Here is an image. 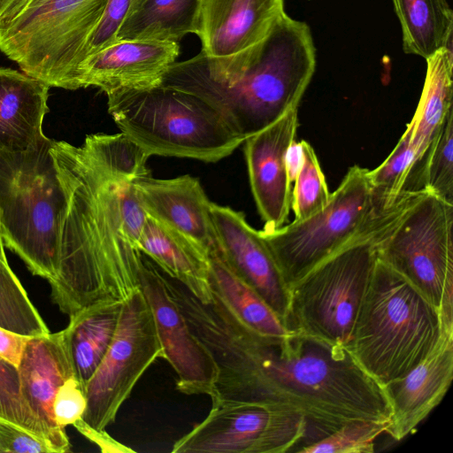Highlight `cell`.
<instances>
[{
	"mask_svg": "<svg viewBox=\"0 0 453 453\" xmlns=\"http://www.w3.org/2000/svg\"><path fill=\"white\" fill-rule=\"evenodd\" d=\"M50 155L65 196L51 299L68 316L96 301H123L140 288L147 257L123 207L150 157L122 133L89 134L80 146L52 140Z\"/></svg>",
	"mask_w": 453,
	"mask_h": 453,
	"instance_id": "6da1fadb",
	"label": "cell"
},
{
	"mask_svg": "<svg viewBox=\"0 0 453 453\" xmlns=\"http://www.w3.org/2000/svg\"><path fill=\"white\" fill-rule=\"evenodd\" d=\"M213 354L219 399L263 403L300 414L319 440L348 421L390 419L383 386L347 348L298 333L265 338L234 326L219 336Z\"/></svg>",
	"mask_w": 453,
	"mask_h": 453,
	"instance_id": "7a4b0ae2",
	"label": "cell"
},
{
	"mask_svg": "<svg viewBox=\"0 0 453 453\" xmlns=\"http://www.w3.org/2000/svg\"><path fill=\"white\" fill-rule=\"evenodd\" d=\"M315 66L310 27L283 13L237 73L213 80L188 59L173 64L161 85L203 99L245 141L299 107Z\"/></svg>",
	"mask_w": 453,
	"mask_h": 453,
	"instance_id": "3957f363",
	"label": "cell"
},
{
	"mask_svg": "<svg viewBox=\"0 0 453 453\" xmlns=\"http://www.w3.org/2000/svg\"><path fill=\"white\" fill-rule=\"evenodd\" d=\"M441 324L439 311L377 257L347 349L384 386L426 357Z\"/></svg>",
	"mask_w": 453,
	"mask_h": 453,
	"instance_id": "277c9868",
	"label": "cell"
},
{
	"mask_svg": "<svg viewBox=\"0 0 453 453\" xmlns=\"http://www.w3.org/2000/svg\"><path fill=\"white\" fill-rule=\"evenodd\" d=\"M117 127L146 155L217 162L244 140L209 103L163 85L107 94Z\"/></svg>",
	"mask_w": 453,
	"mask_h": 453,
	"instance_id": "5b68a950",
	"label": "cell"
},
{
	"mask_svg": "<svg viewBox=\"0 0 453 453\" xmlns=\"http://www.w3.org/2000/svg\"><path fill=\"white\" fill-rule=\"evenodd\" d=\"M108 0H11L0 16V50L46 85L79 88L80 67Z\"/></svg>",
	"mask_w": 453,
	"mask_h": 453,
	"instance_id": "8992f818",
	"label": "cell"
},
{
	"mask_svg": "<svg viewBox=\"0 0 453 453\" xmlns=\"http://www.w3.org/2000/svg\"><path fill=\"white\" fill-rule=\"evenodd\" d=\"M52 140L0 155V233L4 245L34 274L51 282L58 271L65 196L50 155Z\"/></svg>",
	"mask_w": 453,
	"mask_h": 453,
	"instance_id": "52a82bcc",
	"label": "cell"
},
{
	"mask_svg": "<svg viewBox=\"0 0 453 453\" xmlns=\"http://www.w3.org/2000/svg\"><path fill=\"white\" fill-rule=\"evenodd\" d=\"M369 170L351 166L327 203L312 216L260 230L288 288L319 264L364 239L380 238L396 219L373 208Z\"/></svg>",
	"mask_w": 453,
	"mask_h": 453,
	"instance_id": "ba28073f",
	"label": "cell"
},
{
	"mask_svg": "<svg viewBox=\"0 0 453 453\" xmlns=\"http://www.w3.org/2000/svg\"><path fill=\"white\" fill-rule=\"evenodd\" d=\"M379 240L367 238L344 248L293 284L287 328L348 348L377 261Z\"/></svg>",
	"mask_w": 453,
	"mask_h": 453,
	"instance_id": "9c48e42d",
	"label": "cell"
},
{
	"mask_svg": "<svg viewBox=\"0 0 453 453\" xmlns=\"http://www.w3.org/2000/svg\"><path fill=\"white\" fill-rule=\"evenodd\" d=\"M453 204L425 191L377 242V257L453 326Z\"/></svg>",
	"mask_w": 453,
	"mask_h": 453,
	"instance_id": "30bf717a",
	"label": "cell"
},
{
	"mask_svg": "<svg viewBox=\"0 0 453 453\" xmlns=\"http://www.w3.org/2000/svg\"><path fill=\"white\" fill-rule=\"evenodd\" d=\"M211 403L205 418L174 442L173 453H298L319 440L296 412L257 402Z\"/></svg>",
	"mask_w": 453,
	"mask_h": 453,
	"instance_id": "8fae6325",
	"label": "cell"
},
{
	"mask_svg": "<svg viewBox=\"0 0 453 453\" xmlns=\"http://www.w3.org/2000/svg\"><path fill=\"white\" fill-rule=\"evenodd\" d=\"M163 357L153 313L141 288L123 300L113 339L85 388L82 419L96 429L111 425L142 374Z\"/></svg>",
	"mask_w": 453,
	"mask_h": 453,
	"instance_id": "7c38bea8",
	"label": "cell"
},
{
	"mask_svg": "<svg viewBox=\"0 0 453 453\" xmlns=\"http://www.w3.org/2000/svg\"><path fill=\"white\" fill-rule=\"evenodd\" d=\"M283 13L284 0H199L202 50L191 60L214 80L237 73Z\"/></svg>",
	"mask_w": 453,
	"mask_h": 453,
	"instance_id": "4fadbf2b",
	"label": "cell"
},
{
	"mask_svg": "<svg viewBox=\"0 0 453 453\" xmlns=\"http://www.w3.org/2000/svg\"><path fill=\"white\" fill-rule=\"evenodd\" d=\"M140 288L153 313L163 358L177 374L178 390L211 396L219 375L217 364L168 291L165 275L148 257L141 270Z\"/></svg>",
	"mask_w": 453,
	"mask_h": 453,
	"instance_id": "5bb4252c",
	"label": "cell"
},
{
	"mask_svg": "<svg viewBox=\"0 0 453 453\" xmlns=\"http://www.w3.org/2000/svg\"><path fill=\"white\" fill-rule=\"evenodd\" d=\"M210 212L219 254L286 326L289 288L261 232L230 207L211 203Z\"/></svg>",
	"mask_w": 453,
	"mask_h": 453,
	"instance_id": "9a60e30c",
	"label": "cell"
},
{
	"mask_svg": "<svg viewBox=\"0 0 453 453\" xmlns=\"http://www.w3.org/2000/svg\"><path fill=\"white\" fill-rule=\"evenodd\" d=\"M297 127L298 108H294L243 142L250 188L264 230L277 229L288 220L292 189L286 157Z\"/></svg>",
	"mask_w": 453,
	"mask_h": 453,
	"instance_id": "2e32d148",
	"label": "cell"
},
{
	"mask_svg": "<svg viewBox=\"0 0 453 453\" xmlns=\"http://www.w3.org/2000/svg\"><path fill=\"white\" fill-rule=\"evenodd\" d=\"M453 378V327L441 334L426 357L401 377L383 386L391 407L385 433L401 441L441 402Z\"/></svg>",
	"mask_w": 453,
	"mask_h": 453,
	"instance_id": "e0dca14e",
	"label": "cell"
},
{
	"mask_svg": "<svg viewBox=\"0 0 453 453\" xmlns=\"http://www.w3.org/2000/svg\"><path fill=\"white\" fill-rule=\"evenodd\" d=\"M180 53L178 42L121 40L88 55L81 63L79 88L96 87L106 95L160 86Z\"/></svg>",
	"mask_w": 453,
	"mask_h": 453,
	"instance_id": "ac0fdd59",
	"label": "cell"
},
{
	"mask_svg": "<svg viewBox=\"0 0 453 453\" xmlns=\"http://www.w3.org/2000/svg\"><path fill=\"white\" fill-rule=\"evenodd\" d=\"M17 369L22 399L42 427L52 452L69 451L68 436L57 426L52 411L58 389L74 376L64 331L31 336Z\"/></svg>",
	"mask_w": 453,
	"mask_h": 453,
	"instance_id": "d6986e66",
	"label": "cell"
},
{
	"mask_svg": "<svg viewBox=\"0 0 453 453\" xmlns=\"http://www.w3.org/2000/svg\"><path fill=\"white\" fill-rule=\"evenodd\" d=\"M136 197L147 216L182 234L208 252L215 248L211 203L199 180L190 175L157 179L150 171L134 180Z\"/></svg>",
	"mask_w": 453,
	"mask_h": 453,
	"instance_id": "ffe728a7",
	"label": "cell"
},
{
	"mask_svg": "<svg viewBox=\"0 0 453 453\" xmlns=\"http://www.w3.org/2000/svg\"><path fill=\"white\" fill-rule=\"evenodd\" d=\"M49 88L25 73L0 68V155L27 152L50 140L42 131Z\"/></svg>",
	"mask_w": 453,
	"mask_h": 453,
	"instance_id": "44dd1931",
	"label": "cell"
},
{
	"mask_svg": "<svg viewBox=\"0 0 453 453\" xmlns=\"http://www.w3.org/2000/svg\"><path fill=\"white\" fill-rule=\"evenodd\" d=\"M138 249L168 277L204 304L213 300L209 252L182 234L147 216Z\"/></svg>",
	"mask_w": 453,
	"mask_h": 453,
	"instance_id": "7402d4cb",
	"label": "cell"
},
{
	"mask_svg": "<svg viewBox=\"0 0 453 453\" xmlns=\"http://www.w3.org/2000/svg\"><path fill=\"white\" fill-rule=\"evenodd\" d=\"M122 303V300H100L69 316L63 331L74 376L84 389L113 339Z\"/></svg>",
	"mask_w": 453,
	"mask_h": 453,
	"instance_id": "603a6c76",
	"label": "cell"
},
{
	"mask_svg": "<svg viewBox=\"0 0 453 453\" xmlns=\"http://www.w3.org/2000/svg\"><path fill=\"white\" fill-rule=\"evenodd\" d=\"M210 282L212 293L232 316L256 335L279 339L294 332L266 302L223 260L213 248L209 252Z\"/></svg>",
	"mask_w": 453,
	"mask_h": 453,
	"instance_id": "cb8c5ba5",
	"label": "cell"
},
{
	"mask_svg": "<svg viewBox=\"0 0 453 453\" xmlns=\"http://www.w3.org/2000/svg\"><path fill=\"white\" fill-rule=\"evenodd\" d=\"M426 60L427 67L421 96L405 129L419 159L453 108L452 49L441 50Z\"/></svg>",
	"mask_w": 453,
	"mask_h": 453,
	"instance_id": "d4e9b609",
	"label": "cell"
},
{
	"mask_svg": "<svg viewBox=\"0 0 453 453\" xmlns=\"http://www.w3.org/2000/svg\"><path fill=\"white\" fill-rule=\"evenodd\" d=\"M199 0H132L116 41L178 42L195 34Z\"/></svg>",
	"mask_w": 453,
	"mask_h": 453,
	"instance_id": "484cf974",
	"label": "cell"
},
{
	"mask_svg": "<svg viewBox=\"0 0 453 453\" xmlns=\"http://www.w3.org/2000/svg\"><path fill=\"white\" fill-rule=\"evenodd\" d=\"M399 19L403 49L427 59L452 49L453 12L447 0H392Z\"/></svg>",
	"mask_w": 453,
	"mask_h": 453,
	"instance_id": "4316f807",
	"label": "cell"
},
{
	"mask_svg": "<svg viewBox=\"0 0 453 453\" xmlns=\"http://www.w3.org/2000/svg\"><path fill=\"white\" fill-rule=\"evenodd\" d=\"M0 326L27 336L50 333L21 282L10 267L7 257H0Z\"/></svg>",
	"mask_w": 453,
	"mask_h": 453,
	"instance_id": "83f0119b",
	"label": "cell"
},
{
	"mask_svg": "<svg viewBox=\"0 0 453 453\" xmlns=\"http://www.w3.org/2000/svg\"><path fill=\"white\" fill-rule=\"evenodd\" d=\"M420 179L426 191L453 204V108L421 160Z\"/></svg>",
	"mask_w": 453,
	"mask_h": 453,
	"instance_id": "f1b7e54d",
	"label": "cell"
},
{
	"mask_svg": "<svg viewBox=\"0 0 453 453\" xmlns=\"http://www.w3.org/2000/svg\"><path fill=\"white\" fill-rule=\"evenodd\" d=\"M300 144L302 163L294 181L291 203L295 221L303 220L317 213L330 197L325 175L312 146L304 140L300 141Z\"/></svg>",
	"mask_w": 453,
	"mask_h": 453,
	"instance_id": "f546056e",
	"label": "cell"
},
{
	"mask_svg": "<svg viewBox=\"0 0 453 453\" xmlns=\"http://www.w3.org/2000/svg\"><path fill=\"white\" fill-rule=\"evenodd\" d=\"M388 422L348 421L319 441L302 448L298 453H372L375 440L385 433Z\"/></svg>",
	"mask_w": 453,
	"mask_h": 453,
	"instance_id": "4dcf8cb0",
	"label": "cell"
},
{
	"mask_svg": "<svg viewBox=\"0 0 453 453\" xmlns=\"http://www.w3.org/2000/svg\"><path fill=\"white\" fill-rule=\"evenodd\" d=\"M0 418L41 437L48 444L42 427L22 399L17 367L1 357Z\"/></svg>",
	"mask_w": 453,
	"mask_h": 453,
	"instance_id": "1f68e13d",
	"label": "cell"
},
{
	"mask_svg": "<svg viewBox=\"0 0 453 453\" xmlns=\"http://www.w3.org/2000/svg\"><path fill=\"white\" fill-rule=\"evenodd\" d=\"M87 408L86 392L74 377L67 379L58 389L52 411L57 426L65 429L82 418Z\"/></svg>",
	"mask_w": 453,
	"mask_h": 453,
	"instance_id": "d6a6232c",
	"label": "cell"
},
{
	"mask_svg": "<svg viewBox=\"0 0 453 453\" xmlns=\"http://www.w3.org/2000/svg\"><path fill=\"white\" fill-rule=\"evenodd\" d=\"M132 0H108L103 16L88 44V56L116 41ZM87 56V57H88Z\"/></svg>",
	"mask_w": 453,
	"mask_h": 453,
	"instance_id": "836d02e7",
	"label": "cell"
},
{
	"mask_svg": "<svg viewBox=\"0 0 453 453\" xmlns=\"http://www.w3.org/2000/svg\"><path fill=\"white\" fill-rule=\"evenodd\" d=\"M4 452L53 453L43 439L0 418V453Z\"/></svg>",
	"mask_w": 453,
	"mask_h": 453,
	"instance_id": "e575fe53",
	"label": "cell"
},
{
	"mask_svg": "<svg viewBox=\"0 0 453 453\" xmlns=\"http://www.w3.org/2000/svg\"><path fill=\"white\" fill-rule=\"evenodd\" d=\"M73 426H74L79 433L89 440L91 442L98 446L100 450L104 453L117 452V453H129L134 452L131 448L113 439L105 429H96L88 425L82 418L76 420Z\"/></svg>",
	"mask_w": 453,
	"mask_h": 453,
	"instance_id": "d590c367",
	"label": "cell"
},
{
	"mask_svg": "<svg viewBox=\"0 0 453 453\" xmlns=\"http://www.w3.org/2000/svg\"><path fill=\"white\" fill-rule=\"evenodd\" d=\"M30 337L0 326V357L18 367Z\"/></svg>",
	"mask_w": 453,
	"mask_h": 453,
	"instance_id": "8d00e7d4",
	"label": "cell"
},
{
	"mask_svg": "<svg viewBox=\"0 0 453 453\" xmlns=\"http://www.w3.org/2000/svg\"><path fill=\"white\" fill-rule=\"evenodd\" d=\"M287 169L289 180L295 181L302 163V149L300 142L296 140L289 146L286 157Z\"/></svg>",
	"mask_w": 453,
	"mask_h": 453,
	"instance_id": "74e56055",
	"label": "cell"
},
{
	"mask_svg": "<svg viewBox=\"0 0 453 453\" xmlns=\"http://www.w3.org/2000/svg\"><path fill=\"white\" fill-rule=\"evenodd\" d=\"M11 0H0V16Z\"/></svg>",
	"mask_w": 453,
	"mask_h": 453,
	"instance_id": "f35d334b",
	"label": "cell"
},
{
	"mask_svg": "<svg viewBox=\"0 0 453 453\" xmlns=\"http://www.w3.org/2000/svg\"><path fill=\"white\" fill-rule=\"evenodd\" d=\"M0 257H6V255L4 252V245L2 237H1V233H0Z\"/></svg>",
	"mask_w": 453,
	"mask_h": 453,
	"instance_id": "ab89813d",
	"label": "cell"
}]
</instances>
